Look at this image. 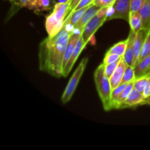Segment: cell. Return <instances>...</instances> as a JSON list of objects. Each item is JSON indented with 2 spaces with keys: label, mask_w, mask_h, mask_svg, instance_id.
<instances>
[{
  "label": "cell",
  "mask_w": 150,
  "mask_h": 150,
  "mask_svg": "<svg viewBox=\"0 0 150 150\" xmlns=\"http://www.w3.org/2000/svg\"><path fill=\"white\" fill-rule=\"evenodd\" d=\"M150 76V70H149V72H148V73H146V75H145V76Z\"/></svg>",
  "instance_id": "cell-35"
},
{
  "label": "cell",
  "mask_w": 150,
  "mask_h": 150,
  "mask_svg": "<svg viewBox=\"0 0 150 150\" xmlns=\"http://www.w3.org/2000/svg\"><path fill=\"white\" fill-rule=\"evenodd\" d=\"M81 0H70V7H69V13H71L73 10L76 9V7H77V5L79 4V3L80 2ZM67 15V16H68Z\"/></svg>",
  "instance_id": "cell-31"
},
{
  "label": "cell",
  "mask_w": 150,
  "mask_h": 150,
  "mask_svg": "<svg viewBox=\"0 0 150 150\" xmlns=\"http://www.w3.org/2000/svg\"><path fill=\"white\" fill-rule=\"evenodd\" d=\"M67 0H58L59 2H61V3H64V2H66Z\"/></svg>",
  "instance_id": "cell-34"
},
{
  "label": "cell",
  "mask_w": 150,
  "mask_h": 150,
  "mask_svg": "<svg viewBox=\"0 0 150 150\" xmlns=\"http://www.w3.org/2000/svg\"><path fill=\"white\" fill-rule=\"evenodd\" d=\"M88 7H89V6H88ZM88 7L79 9V10H73V11L71 13H70V14L66 17V18L64 19V23H71V24L75 26V25L80 21V19L81 18L83 13H85V11H86V10L87 9Z\"/></svg>",
  "instance_id": "cell-16"
},
{
  "label": "cell",
  "mask_w": 150,
  "mask_h": 150,
  "mask_svg": "<svg viewBox=\"0 0 150 150\" xmlns=\"http://www.w3.org/2000/svg\"><path fill=\"white\" fill-rule=\"evenodd\" d=\"M7 1H9L12 4L11 10H10V13H8V16H8L7 19H9L13 14H15L21 8L19 7L18 5V0H7Z\"/></svg>",
  "instance_id": "cell-27"
},
{
  "label": "cell",
  "mask_w": 150,
  "mask_h": 150,
  "mask_svg": "<svg viewBox=\"0 0 150 150\" xmlns=\"http://www.w3.org/2000/svg\"><path fill=\"white\" fill-rule=\"evenodd\" d=\"M127 42H128V39L127 38L125 40L120 41V42H118L117 43L114 44L113 46H111L108 50L106 54H117V55L122 57L124 56L125 53L126 48H127Z\"/></svg>",
  "instance_id": "cell-17"
},
{
  "label": "cell",
  "mask_w": 150,
  "mask_h": 150,
  "mask_svg": "<svg viewBox=\"0 0 150 150\" xmlns=\"http://www.w3.org/2000/svg\"><path fill=\"white\" fill-rule=\"evenodd\" d=\"M56 4L54 0H38V11H44L53 9Z\"/></svg>",
  "instance_id": "cell-22"
},
{
  "label": "cell",
  "mask_w": 150,
  "mask_h": 150,
  "mask_svg": "<svg viewBox=\"0 0 150 150\" xmlns=\"http://www.w3.org/2000/svg\"><path fill=\"white\" fill-rule=\"evenodd\" d=\"M150 54V34L148 33L147 37H146V40H145L144 45L142 46V51H141L140 56H139V61L142 60L144 57H147L148 55ZM138 61V62H139Z\"/></svg>",
  "instance_id": "cell-23"
},
{
  "label": "cell",
  "mask_w": 150,
  "mask_h": 150,
  "mask_svg": "<svg viewBox=\"0 0 150 150\" xmlns=\"http://www.w3.org/2000/svg\"><path fill=\"white\" fill-rule=\"evenodd\" d=\"M95 84L100 98L102 101L105 111L112 110L111 108V88L110 79L105 73V65L103 63L100 64L94 73Z\"/></svg>",
  "instance_id": "cell-3"
},
{
  "label": "cell",
  "mask_w": 150,
  "mask_h": 150,
  "mask_svg": "<svg viewBox=\"0 0 150 150\" xmlns=\"http://www.w3.org/2000/svg\"><path fill=\"white\" fill-rule=\"evenodd\" d=\"M70 0L66 2H57L54 4L53 11L46 16L45 26L48 36L53 37L59 33L64 26V19L69 13Z\"/></svg>",
  "instance_id": "cell-2"
},
{
  "label": "cell",
  "mask_w": 150,
  "mask_h": 150,
  "mask_svg": "<svg viewBox=\"0 0 150 150\" xmlns=\"http://www.w3.org/2000/svg\"><path fill=\"white\" fill-rule=\"evenodd\" d=\"M86 45H87V44L85 42L84 40L82 38V35H81L79 39L78 40L76 46H75L74 51H73V55H72L71 58L69 60L67 65L65 66V67H64V70H63V77H67V76H68L69 73L71 71L72 68H73V66H74L76 60L78 59L79 57L80 56L81 53L82 52V51H83V48L86 47Z\"/></svg>",
  "instance_id": "cell-7"
},
{
  "label": "cell",
  "mask_w": 150,
  "mask_h": 150,
  "mask_svg": "<svg viewBox=\"0 0 150 150\" xmlns=\"http://www.w3.org/2000/svg\"><path fill=\"white\" fill-rule=\"evenodd\" d=\"M145 105H150V96L145 100Z\"/></svg>",
  "instance_id": "cell-33"
},
{
  "label": "cell",
  "mask_w": 150,
  "mask_h": 150,
  "mask_svg": "<svg viewBox=\"0 0 150 150\" xmlns=\"http://www.w3.org/2000/svg\"><path fill=\"white\" fill-rule=\"evenodd\" d=\"M70 35L62 28L55 36H48L40 42L39 64L41 71L57 78L63 76V62Z\"/></svg>",
  "instance_id": "cell-1"
},
{
  "label": "cell",
  "mask_w": 150,
  "mask_h": 150,
  "mask_svg": "<svg viewBox=\"0 0 150 150\" xmlns=\"http://www.w3.org/2000/svg\"><path fill=\"white\" fill-rule=\"evenodd\" d=\"M143 21V28L149 29L150 26V0H145L139 12Z\"/></svg>",
  "instance_id": "cell-15"
},
{
  "label": "cell",
  "mask_w": 150,
  "mask_h": 150,
  "mask_svg": "<svg viewBox=\"0 0 150 150\" xmlns=\"http://www.w3.org/2000/svg\"><path fill=\"white\" fill-rule=\"evenodd\" d=\"M107 21V16H100L99 15L96 14L83 28L82 31V38L84 40L86 44L89 42L91 38L95 36V34L97 31L99 29L102 25Z\"/></svg>",
  "instance_id": "cell-5"
},
{
  "label": "cell",
  "mask_w": 150,
  "mask_h": 150,
  "mask_svg": "<svg viewBox=\"0 0 150 150\" xmlns=\"http://www.w3.org/2000/svg\"><path fill=\"white\" fill-rule=\"evenodd\" d=\"M148 33H149V29L143 28L140 31L136 32V35H135L134 41H133V54H134L135 66L139 61L142 46H143L144 42L147 37Z\"/></svg>",
  "instance_id": "cell-8"
},
{
  "label": "cell",
  "mask_w": 150,
  "mask_h": 150,
  "mask_svg": "<svg viewBox=\"0 0 150 150\" xmlns=\"http://www.w3.org/2000/svg\"><path fill=\"white\" fill-rule=\"evenodd\" d=\"M127 66V64H126L125 62L124 61L123 58L122 57L117 69L114 71V74L110 78V82H111L112 89H114V88L118 86L122 83L123 76H124L125 71Z\"/></svg>",
  "instance_id": "cell-11"
},
{
  "label": "cell",
  "mask_w": 150,
  "mask_h": 150,
  "mask_svg": "<svg viewBox=\"0 0 150 150\" xmlns=\"http://www.w3.org/2000/svg\"><path fill=\"white\" fill-rule=\"evenodd\" d=\"M127 84V83H121L118 86L112 89V92H111V108L112 109H114V105H115L117 99L120 96L123 90L125 89Z\"/></svg>",
  "instance_id": "cell-19"
},
{
  "label": "cell",
  "mask_w": 150,
  "mask_h": 150,
  "mask_svg": "<svg viewBox=\"0 0 150 150\" xmlns=\"http://www.w3.org/2000/svg\"><path fill=\"white\" fill-rule=\"evenodd\" d=\"M114 13H115V9H114V6L111 5L108 7L107 8V12H106V16H107V21H108L111 20V18L114 16Z\"/></svg>",
  "instance_id": "cell-30"
},
{
  "label": "cell",
  "mask_w": 150,
  "mask_h": 150,
  "mask_svg": "<svg viewBox=\"0 0 150 150\" xmlns=\"http://www.w3.org/2000/svg\"><path fill=\"white\" fill-rule=\"evenodd\" d=\"M115 13L111 19L121 18L128 21L130 13V0H116L113 4Z\"/></svg>",
  "instance_id": "cell-6"
},
{
  "label": "cell",
  "mask_w": 150,
  "mask_h": 150,
  "mask_svg": "<svg viewBox=\"0 0 150 150\" xmlns=\"http://www.w3.org/2000/svg\"><path fill=\"white\" fill-rule=\"evenodd\" d=\"M88 61H89L88 57L83 58L81 60V62L79 63V66L76 69L73 74L72 75L71 78H70V81H69L68 83H67V86L64 89V92H63L62 95L61 100L62 103H67L71 100L73 94L76 92L78 84H79V81H80L81 79L82 76H83V72H84L85 69H86Z\"/></svg>",
  "instance_id": "cell-4"
},
{
  "label": "cell",
  "mask_w": 150,
  "mask_h": 150,
  "mask_svg": "<svg viewBox=\"0 0 150 150\" xmlns=\"http://www.w3.org/2000/svg\"><path fill=\"white\" fill-rule=\"evenodd\" d=\"M134 68L136 79L144 76L150 70V54L138 62Z\"/></svg>",
  "instance_id": "cell-13"
},
{
  "label": "cell",
  "mask_w": 150,
  "mask_h": 150,
  "mask_svg": "<svg viewBox=\"0 0 150 150\" xmlns=\"http://www.w3.org/2000/svg\"><path fill=\"white\" fill-rule=\"evenodd\" d=\"M149 33L150 34V26H149Z\"/></svg>",
  "instance_id": "cell-36"
},
{
  "label": "cell",
  "mask_w": 150,
  "mask_h": 150,
  "mask_svg": "<svg viewBox=\"0 0 150 150\" xmlns=\"http://www.w3.org/2000/svg\"><path fill=\"white\" fill-rule=\"evenodd\" d=\"M128 23L130 26V30L135 33L143 29V21L139 12H130Z\"/></svg>",
  "instance_id": "cell-14"
},
{
  "label": "cell",
  "mask_w": 150,
  "mask_h": 150,
  "mask_svg": "<svg viewBox=\"0 0 150 150\" xmlns=\"http://www.w3.org/2000/svg\"><path fill=\"white\" fill-rule=\"evenodd\" d=\"M63 29H65L67 32H69L71 35L73 33V30H74L75 26L71 24V23H64V26H63Z\"/></svg>",
  "instance_id": "cell-32"
},
{
  "label": "cell",
  "mask_w": 150,
  "mask_h": 150,
  "mask_svg": "<svg viewBox=\"0 0 150 150\" xmlns=\"http://www.w3.org/2000/svg\"><path fill=\"white\" fill-rule=\"evenodd\" d=\"M146 81H147V76H142V77L139 78V79H136L134 81L133 88L139 91V92L143 93Z\"/></svg>",
  "instance_id": "cell-24"
},
{
  "label": "cell",
  "mask_w": 150,
  "mask_h": 150,
  "mask_svg": "<svg viewBox=\"0 0 150 150\" xmlns=\"http://www.w3.org/2000/svg\"><path fill=\"white\" fill-rule=\"evenodd\" d=\"M135 35H136V33L130 30L128 37H127L128 42H127V48H126L124 56L122 57L126 64L127 65L133 66V67H135L134 54H133V41H134Z\"/></svg>",
  "instance_id": "cell-12"
},
{
  "label": "cell",
  "mask_w": 150,
  "mask_h": 150,
  "mask_svg": "<svg viewBox=\"0 0 150 150\" xmlns=\"http://www.w3.org/2000/svg\"><path fill=\"white\" fill-rule=\"evenodd\" d=\"M121 58V57L117 55V54H105V57H104L103 59V63L104 64H111V63H114L115 62L120 60Z\"/></svg>",
  "instance_id": "cell-26"
},
{
  "label": "cell",
  "mask_w": 150,
  "mask_h": 150,
  "mask_svg": "<svg viewBox=\"0 0 150 150\" xmlns=\"http://www.w3.org/2000/svg\"><path fill=\"white\" fill-rule=\"evenodd\" d=\"M18 5L20 8L25 7L29 10L38 11V0H18Z\"/></svg>",
  "instance_id": "cell-21"
},
{
  "label": "cell",
  "mask_w": 150,
  "mask_h": 150,
  "mask_svg": "<svg viewBox=\"0 0 150 150\" xmlns=\"http://www.w3.org/2000/svg\"><path fill=\"white\" fill-rule=\"evenodd\" d=\"M120 60L115 62L114 63H111V64H104V65H105V73L107 76V77H108L109 79L111 77V76L114 74V71H115L117 66H118L119 63H120Z\"/></svg>",
  "instance_id": "cell-25"
},
{
  "label": "cell",
  "mask_w": 150,
  "mask_h": 150,
  "mask_svg": "<svg viewBox=\"0 0 150 150\" xmlns=\"http://www.w3.org/2000/svg\"><path fill=\"white\" fill-rule=\"evenodd\" d=\"M54 1H55V0H54Z\"/></svg>",
  "instance_id": "cell-37"
},
{
  "label": "cell",
  "mask_w": 150,
  "mask_h": 150,
  "mask_svg": "<svg viewBox=\"0 0 150 150\" xmlns=\"http://www.w3.org/2000/svg\"><path fill=\"white\" fill-rule=\"evenodd\" d=\"M94 1L95 0H81V1L79 3V4H78L75 10H79V9L88 7V6L94 4Z\"/></svg>",
  "instance_id": "cell-28"
},
{
  "label": "cell",
  "mask_w": 150,
  "mask_h": 150,
  "mask_svg": "<svg viewBox=\"0 0 150 150\" xmlns=\"http://www.w3.org/2000/svg\"><path fill=\"white\" fill-rule=\"evenodd\" d=\"M145 100L146 98L144 96L143 93L133 88L123 103L122 108H134L139 105H145Z\"/></svg>",
  "instance_id": "cell-9"
},
{
  "label": "cell",
  "mask_w": 150,
  "mask_h": 150,
  "mask_svg": "<svg viewBox=\"0 0 150 150\" xmlns=\"http://www.w3.org/2000/svg\"><path fill=\"white\" fill-rule=\"evenodd\" d=\"M133 84H134V81L130 82V83H127L125 89L123 90V92H122L120 96L119 97V98L117 99V102H116L115 105H114V109H122L123 103H124V102L125 101V100L127 99V96H128L129 94L130 93V92L133 90Z\"/></svg>",
  "instance_id": "cell-18"
},
{
  "label": "cell",
  "mask_w": 150,
  "mask_h": 150,
  "mask_svg": "<svg viewBox=\"0 0 150 150\" xmlns=\"http://www.w3.org/2000/svg\"><path fill=\"white\" fill-rule=\"evenodd\" d=\"M100 7H101L96 5L95 4H92L91 5H89L86 10L85 13H83V16L80 19V21L75 25V28H79L81 30L83 31V28L86 26V23L97 14L98 10L100 9Z\"/></svg>",
  "instance_id": "cell-10"
},
{
  "label": "cell",
  "mask_w": 150,
  "mask_h": 150,
  "mask_svg": "<svg viewBox=\"0 0 150 150\" xmlns=\"http://www.w3.org/2000/svg\"><path fill=\"white\" fill-rule=\"evenodd\" d=\"M136 79V74H135L134 67L131 65H127L126 70L125 71L124 76H123L122 83H128L130 82L134 81Z\"/></svg>",
  "instance_id": "cell-20"
},
{
  "label": "cell",
  "mask_w": 150,
  "mask_h": 150,
  "mask_svg": "<svg viewBox=\"0 0 150 150\" xmlns=\"http://www.w3.org/2000/svg\"><path fill=\"white\" fill-rule=\"evenodd\" d=\"M143 95L146 99L150 96V76H147V81H146V85H145Z\"/></svg>",
  "instance_id": "cell-29"
}]
</instances>
